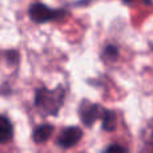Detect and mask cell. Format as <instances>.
Wrapping results in <instances>:
<instances>
[{"mask_svg":"<svg viewBox=\"0 0 153 153\" xmlns=\"http://www.w3.org/2000/svg\"><path fill=\"white\" fill-rule=\"evenodd\" d=\"M65 98V91L58 89L55 91H51L47 89H40L35 95V105L43 110L46 114H56L59 108L62 106Z\"/></svg>","mask_w":153,"mask_h":153,"instance_id":"6da1fadb","label":"cell"},{"mask_svg":"<svg viewBox=\"0 0 153 153\" xmlns=\"http://www.w3.org/2000/svg\"><path fill=\"white\" fill-rule=\"evenodd\" d=\"M103 111H105V109H102L98 105H94V103L87 102V101H85L81 105V108H79V114H81L82 121L86 125H89V126H91L97 118L102 120Z\"/></svg>","mask_w":153,"mask_h":153,"instance_id":"7a4b0ae2","label":"cell"},{"mask_svg":"<svg viewBox=\"0 0 153 153\" xmlns=\"http://www.w3.org/2000/svg\"><path fill=\"white\" fill-rule=\"evenodd\" d=\"M82 138V130L76 126H71L65 129L58 137V145L62 148H71V146L76 145L79 140Z\"/></svg>","mask_w":153,"mask_h":153,"instance_id":"3957f363","label":"cell"},{"mask_svg":"<svg viewBox=\"0 0 153 153\" xmlns=\"http://www.w3.org/2000/svg\"><path fill=\"white\" fill-rule=\"evenodd\" d=\"M138 153H153V120H151L141 130Z\"/></svg>","mask_w":153,"mask_h":153,"instance_id":"277c9868","label":"cell"},{"mask_svg":"<svg viewBox=\"0 0 153 153\" xmlns=\"http://www.w3.org/2000/svg\"><path fill=\"white\" fill-rule=\"evenodd\" d=\"M30 16L36 23H42V22H48L51 19H55L58 15H56V12L48 10L45 5L34 4V5H31V10H30Z\"/></svg>","mask_w":153,"mask_h":153,"instance_id":"5b68a950","label":"cell"},{"mask_svg":"<svg viewBox=\"0 0 153 153\" xmlns=\"http://www.w3.org/2000/svg\"><path fill=\"white\" fill-rule=\"evenodd\" d=\"M53 132H54L53 125H48V124L40 125V126H38L36 129L34 130L32 138H34V141H35L36 144L46 143V141L50 138V136L53 134Z\"/></svg>","mask_w":153,"mask_h":153,"instance_id":"8992f818","label":"cell"},{"mask_svg":"<svg viewBox=\"0 0 153 153\" xmlns=\"http://www.w3.org/2000/svg\"><path fill=\"white\" fill-rule=\"evenodd\" d=\"M11 138H12V125L7 117L0 116V144L8 143Z\"/></svg>","mask_w":153,"mask_h":153,"instance_id":"52a82bcc","label":"cell"},{"mask_svg":"<svg viewBox=\"0 0 153 153\" xmlns=\"http://www.w3.org/2000/svg\"><path fill=\"white\" fill-rule=\"evenodd\" d=\"M102 126L105 130H113L116 128V114L111 110H105L102 116Z\"/></svg>","mask_w":153,"mask_h":153,"instance_id":"ba28073f","label":"cell"},{"mask_svg":"<svg viewBox=\"0 0 153 153\" xmlns=\"http://www.w3.org/2000/svg\"><path fill=\"white\" fill-rule=\"evenodd\" d=\"M105 153H128V151L121 145H117V144H113V145L108 146L106 148Z\"/></svg>","mask_w":153,"mask_h":153,"instance_id":"9c48e42d","label":"cell"}]
</instances>
